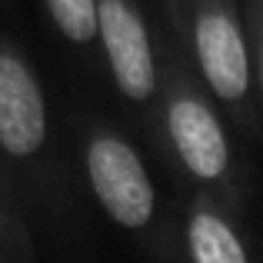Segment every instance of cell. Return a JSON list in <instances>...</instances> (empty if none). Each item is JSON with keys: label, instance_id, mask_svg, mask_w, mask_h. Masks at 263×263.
Listing matches in <instances>:
<instances>
[{"label": "cell", "instance_id": "cell-2", "mask_svg": "<svg viewBox=\"0 0 263 263\" xmlns=\"http://www.w3.org/2000/svg\"><path fill=\"white\" fill-rule=\"evenodd\" d=\"M167 33L230 127L243 137H260L243 0H167Z\"/></svg>", "mask_w": 263, "mask_h": 263}, {"label": "cell", "instance_id": "cell-8", "mask_svg": "<svg viewBox=\"0 0 263 263\" xmlns=\"http://www.w3.org/2000/svg\"><path fill=\"white\" fill-rule=\"evenodd\" d=\"M243 13L253 44V90H257V114H260V137H263V0H243Z\"/></svg>", "mask_w": 263, "mask_h": 263}, {"label": "cell", "instance_id": "cell-9", "mask_svg": "<svg viewBox=\"0 0 263 263\" xmlns=\"http://www.w3.org/2000/svg\"><path fill=\"white\" fill-rule=\"evenodd\" d=\"M0 230H4V237L10 240L13 250H27V240H24V227H20V220L13 217L10 203H7L4 190H0Z\"/></svg>", "mask_w": 263, "mask_h": 263}, {"label": "cell", "instance_id": "cell-6", "mask_svg": "<svg viewBox=\"0 0 263 263\" xmlns=\"http://www.w3.org/2000/svg\"><path fill=\"white\" fill-rule=\"evenodd\" d=\"M180 257L183 263H260L240 213L203 193L183 197Z\"/></svg>", "mask_w": 263, "mask_h": 263}, {"label": "cell", "instance_id": "cell-7", "mask_svg": "<svg viewBox=\"0 0 263 263\" xmlns=\"http://www.w3.org/2000/svg\"><path fill=\"white\" fill-rule=\"evenodd\" d=\"M53 30L70 47L97 44V0H44Z\"/></svg>", "mask_w": 263, "mask_h": 263}, {"label": "cell", "instance_id": "cell-1", "mask_svg": "<svg viewBox=\"0 0 263 263\" xmlns=\"http://www.w3.org/2000/svg\"><path fill=\"white\" fill-rule=\"evenodd\" d=\"M160 47L163 87L154 114L157 143L186 193H203L240 213L250 190V163L233 137L230 120L193 80L170 33L160 37Z\"/></svg>", "mask_w": 263, "mask_h": 263}, {"label": "cell", "instance_id": "cell-10", "mask_svg": "<svg viewBox=\"0 0 263 263\" xmlns=\"http://www.w3.org/2000/svg\"><path fill=\"white\" fill-rule=\"evenodd\" d=\"M0 233H4V230H0Z\"/></svg>", "mask_w": 263, "mask_h": 263}, {"label": "cell", "instance_id": "cell-4", "mask_svg": "<svg viewBox=\"0 0 263 263\" xmlns=\"http://www.w3.org/2000/svg\"><path fill=\"white\" fill-rule=\"evenodd\" d=\"M97 47L117 93L154 117L163 87V47L140 0H97Z\"/></svg>", "mask_w": 263, "mask_h": 263}, {"label": "cell", "instance_id": "cell-5", "mask_svg": "<svg viewBox=\"0 0 263 263\" xmlns=\"http://www.w3.org/2000/svg\"><path fill=\"white\" fill-rule=\"evenodd\" d=\"M50 143V110L37 70L24 50L0 40V154L37 163Z\"/></svg>", "mask_w": 263, "mask_h": 263}, {"label": "cell", "instance_id": "cell-3", "mask_svg": "<svg viewBox=\"0 0 263 263\" xmlns=\"http://www.w3.org/2000/svg\"><path fill=\"white\" fill-rule=\"evenodd\" d=\"M80 167L97 206L117 230L137 237L160 263L180 257V213L174 217L143 154L110 123H90L80 137Z\"/></svg>", "mask_w": 263, "mask_h": 263}]
</instances>
